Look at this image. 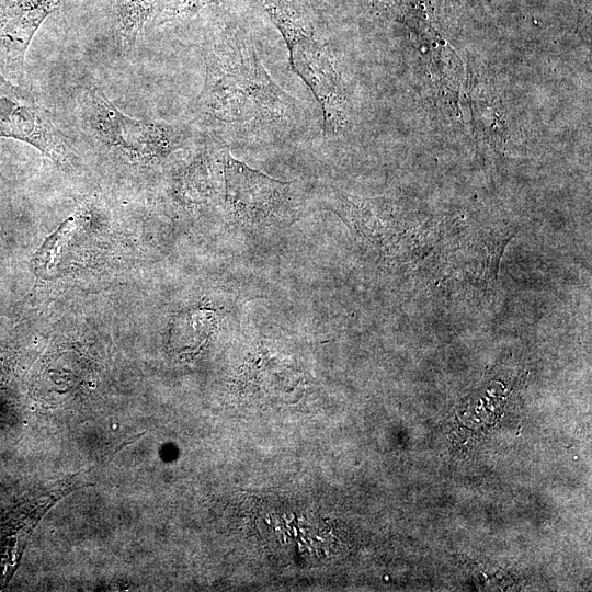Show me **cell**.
Returning a JSON list of instances; mask_svg holds the SVG:
<instances>
[{
	"mask_svg": "<svg viewBox=\"0 0 592 592\" xmlns=\"http://www.w3.org/2000/svg\"><path fill=\"white\" fill-rule=\"evenodd\" d=\"M202 55L205 81L194 103L200 118L243 138H283L296 132L304 104L271 78L247 34L220 27L205 38Z\"/></svg>",
	"mask_w": 592,
	"mask_h": 592,
	"instance_id": "obj_1",
	"label": "cell"
},
{
	"mask_svg": "<svg viewBox=\"0 0 592 592\" xmlns=\"http://www.w3.org/2000/svg\"><path fill=\"white\" fill-rule=\"evenodd\" d=\"M77 100L82 137L98 150L127 162H160L184 148L192 138L190 128L183 124L126 115L95 86L84 87Z\"/></svg>",
	"mask_w": 592,
	"mask_h": 592,
	"instance_id": "obj_2",
	"label": "cell"
},
{
	"mask_svg": "<svg viewBox=\"0 0 592 592\" xmlns=\"http://www.w3.org/2000/svg\"><path fill=\"white\" fill-rule=\"evenodd\" d=\"M0 138L24 141L61 167H70L78 159L69 137L54 124L48 110L31 88L14 83L1 70ZM0 181H4L1 173Z\"/></svg>",
	"mask_w": 592,
	"mask_h": 592,
	"instance_id": "obj_3",
	"label": "cell"
},
{
	"mask_svg": "<svg viewBox=\"0 0 592 592\" xmlns=\"http://www.w3.org/2000/svg\"><path fill=\"white\" fill-rule=\"evenodd\" d=\"M225 178V204L232 220L246 226L264 227L286 219L294 205V182L271 178L231 157L221 156Z\"/></svg>",
	"mask_w": 592,
	"mask_h": 592,
	"instance_id": "obj_4",
	"label": "cell"
},
{
	"mask_svg": "<svg viewBox=\"0 0 592 592\" xmlns=\"http://www.w3.org/2000/svg\"><path fill=\"white\" fill-rule=\"evenodd\" d=\"M293 70L309 87L320 103L323 135L337 136L345 122L343 90L331 53L315 34L287 47Z\"/></svg>",
	"mask_w": 592,
	"mask_h": 592,
	"instance_id": "obj_5",
	"label": "cell"
},
{
	"mask_svg": "<svg viewBox=\"0 0 592 592\" xmlns=\"http://www.w3.org/2000/svg\"><path fill=\"white\" fill-rule=\"evenodd\" d=\"M62 0H0V70L19 84L25 79V55L43 22Z\"/></svg>",
	"mask_w": 592,
	"mask_h": 592,
	"instance_id": "obj_6",
	"label": "cell"
},
{
	"mask_svg": "<svg viewBox=\"0 0 592 592\" xmlns=\"http://www.w3.org/2000/svg\"><path fill=\"white\" fill-rule=\"evenodd\" d=\"M159 0H112V20L117 45L129 56L146 21L152 15Z\"/></svg>",
	"mask_w": 592,
	"mask_h": 592,
	"instance_id": "obj_7",
	"label": "cell"
},
{
	"mask_svg": "<svg viewBox=\"0 0 592 592\" xmlns=\"http://www.w3.org/2000/svg\"><path fill=\"white\" fill-rule=\"evenodd\" d=\"M224 0H159L152 16L158 24L178 18L191 16L210 4H218Z\"/></svg>",
	"mask_w": 592,
	"mask_h": 592,
	"instance_id": "obj_8",
	"label": "cell"
},
{
	"mask_svg": "<svg viewBox=\"0 0 592 592\" xmlns=\"http://www.w3.org/2000/svg\"><path fill=\"white\" fill-rule=\"evenodd\" d=\"M73 218L70 217L67 220H65L60 227L49 237L46 239V241L43 243V246L38 249L36 255L34 257V266H35V273L37 276L47 278V266L52 262V257L54 255V249L58 244V242L62 238V234L67 230H69L70 225L72 223Z\"/></svg>",
	"mask_w": 592,
	"mask_h": 592,
	"instance_id": "obj_9",
	"label": "cell"
},
{
	"mask_svg": "<svg viewBox=\"0 0 592 592\" xmlns=\"http://www.w3.org/2000/svg\"><path fill=\"white\" fill-rule=\"evenodd\" d=\"M311 3L319 4L320 0H309Z\"/></svg>",
	"mask_w": 592,
	"mask_h": 592,
	"instance_id": "obj_10",
	"label": "cell"
}]
</instances>
